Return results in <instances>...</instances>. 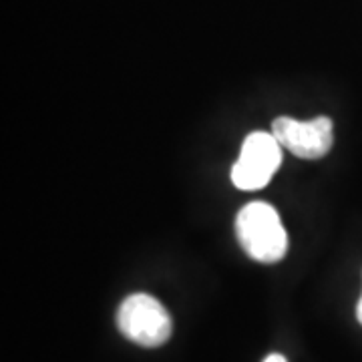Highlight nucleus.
<instances>
[{
  "label": "nucleus",
  "mask_w": 362,
  "mask_h": 362,
  "mask_svg": "<svg viewBox=\"0 0 362 362\" xmlns=\"http://www.w3.org/2000/svg\"><path fill=\"white\" fill-rule=\"evenodd\" d=\"M264 362H288V361H286V356H282V354H270L268 358H264Z\"/></svg>",
  "instance_id": "nucleus-5"
},
{
  "label": "nucleus",
  "mask_w": 362,
  "mask_h": 362,
  "mask_svg": "<svg viewBox=\"0 0 362 362\" xmlns=\"http://www.w3.org/2000/svg\"><path fill=\"white\" fill-rule=\"evenodd\" d=\"M117 328L143 349H157L171 338L173 322L165 306L149 294H131L117 310Z\"/></svg>",
  "instance_id": "nucleus-2"
},
{
  "label": "nucleus",
  "mask_w": 362,
  "mask_h": 362,
  "mask_svg": "<svg viewBox=\"0 0 362 362\" xmlns=\"http://www.w3.org/2000/svg\"><path fill=\"white\" fill-rule=\"evenodd\" d=\"M272 133L284 149L302 159H320L334 143L332 121L328 117H316L312 121L278 117L272 123Z\"/></svg>",
  "instance_id": "nucleus-4"
},
{
  "label": "nucleus",
  "mask_w": 362,
  "mask_h": 362,
  "mask_svg": "<svg viewBox=\"0 0 362 362\" xmlns=\"http://www.w3.org/2000/svg\"><path fill=\"white\" fill-rule=\"evenodd\" d=\"M235 235L247 256L262 264H276L286 256L288 235L278 211L266 202H252L235 218Z\"/></svg>",
  "instance_id": "nucleus-1"
},
{
  "label": "nucleus",
  "mask_w": 362,
  "mask_h": 362,
  "mask_svg": "<svg viewBox=\"0 0 362 362\" xmlns=\"http://www.w3.org/2000/svg\"><path fill=\"white\" fill-rule=\"evenodd\" d=\"M282 163V145L274 133L254 131L244 143L232 168V181L238 189L256 192L270 183L272 175Z\"/></svg>",
  "instance_id": "nucleus-3"
},
{
  "label": "nucleus",
  "mask_w": 362,
  "mask_h": 362,
  "mask_svg": "<svg viewBox=\"0 0 362 362\" xmlns=\"http://www.w3.org/2000/svg\"><path fill=\"white\" fill-rule=\"evenodd\" d=\"M356 320H358L362 326V296L361 300H358V304H356Z\"/></svg>",
  "instance_id": "nucleus-6"
}]
</instances>
